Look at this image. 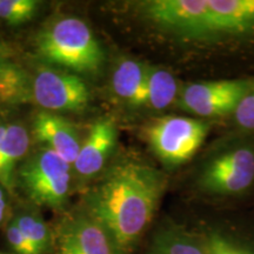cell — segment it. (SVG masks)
Wrapping results in <instances>:
<instances>
[{"instance_id": "cell-22", "label": "cell", "mask_w": 254, "mask_h": 254, "mask_svg": "<svg viewBox=\"0 0 254 254\" xmlns=\"http://www.w3.org/2000/svg\"><path fill=\"white\" fill-rule=\"evenodd\" d=\"M6 212H7V199H6L4 186L0 185V224L5 220Z\"/></svg>"}, {"instance_id": "cell-6", "label": "cell", "mask_w": 254, "mask_h": 254, "mask_svg": "<svg viewBox=\"0 0 254 254\" xmlns=\"http://www.w3.org/2000/svg\"><path fill=\"white\" fill-rule=\"evenodd\" d=\"M254 184V146L236 144L209 158L200 170L198 186L211 195L233 196Z\"/></svg>"}, {"instance_id": "cell-11", "label": "cell", "mask_w": 254, "mask_h": 254, "mask_svg": "<svg viewBox=\"0 0 254 254\" xmlns=\"http://www.w3.org/2000/svg\"><path fill=\"white\" fill-rule=\"evenodd\" d=\"M32 135L67 164L75 163L81 141L75 126L68 120L56 113L41 111L32 122Z\"/></svg>"}, {"instance_id": "cell-21", "label": "cell", "mask_w": 254, "mask_h": 254, "mask_svg": "<svg viewBox=\"0 0 254 254\" xmlns=\"http://www.w3.org/2000/svg\"><path fill=\"white\" fill-rule=\"evenodd\" d=\"M5 236L8 245L17 254H38L13 220L9 221L6 226Z\"/></svg>"}, {"instance_id": "cell-14", "label": "cell", "mask_w": 254, "mask_h": 254, "mask_svg": "<svg viewBox=\"0 0 254 254\" xmlns=\"http://www.w3.org/2000/svg\"><path fill=\"white\" fill-rule=\"evenodd\" d=\"M147 66L133 59L120 62L112 77L113 92L132 106H142Z\"/></svg>"}, {"instance_id": "cell-1", "label": "cell", "mask_w": 254, "mask_h": 254, "mask_svg": "<svg viewBox=\"0 0 254 254\" xmlns=\"http://www.w3.org/2000/svg\"><path fill=\"white\" fill-rule=\"evenodd\" d=\"M167 178L151 165L123 161L88 190L84 211L99 222L122 254H128L153 220Z\"/></svg>"}, {"instance_id": "cell-16", "label": "cell", "mask_w": 254, "mask_h": 254, "mask_svg": "<svg viewBox=\"0 0 254 254\" xmlns=\"http://www.w3.org/2000/svg\"><path fill=\"white\" fill-rule=\"evenodd\" d=\"M32 99V78L18 64L0 60V104L18 105Z\"/></svg>"}, {"instance_id": "cell-18", "label": "cell", "mask_w": 254, "mask_h": 254, "mask_svg": "<svg viewBox=\"0 0 254 254\" xmlns=\"http://www.w3.org/2000/svg\"><path fill=\"white\" fill-rule=\"evenodd\" d=\"M40 2L36 0H0V19L12 26H19L38 13Z\"/></svg>"}, {"instance_id": "cell-13", "label": "cell", "mask_w": 254, "mask_h": 254, "mask_svg": "<svg viewBox=\"0 0 254 254\" xmlns=\"http://www.w3.org/2000/svg\"><path fill=\"white\" fill-rule=\"evenodd\" d=\"M30 147V134L19 123L7 124L0 144V185L9 187L13 184L17 164L24 160Z\"/></svg>"}, {"instance_id": "cell-15", "label": "cell", "mask_w": 254, "mask_h": 254, "mask_svg": "<svg viewBox=\"0 0 254 254\" xmlns=\"http://www.w3.org/2000/svg\"><path fill=\"white\" fill-rule=\"evenodd\" d=\"M179 92L177 79L172 73L160 67L147 66L142 106L157 111L165 110L178 100Z\"/></svg>"}, {"instance_id": "cell-9", "label": "cell", "mask_w": 254, "mask_h": 254, "mask_svg": "<svg viewBox=\"0 0 254 254\" xmlns=\"http://www.w3.org/2000/svg\"><path fill=\"white\" fill-rule=\"evenodd\" d=\"M53 246L56 254H122L105 228L84 209L60 220Z\"/></svg>"}, {"instance_id": "cell-5", "label": "cell", "mask_w": 254, "mask_h": 254, "mask_svg": "<svg viewBox=\"0 0 254 254\" xmlns=\"http://www.w3.org/2000/svg\"><path fill=\"white\" fill-rule=\"evenodd\" d=\"M209 124L202 119L166 116L145 127V138L161 163L174 167L190 160L204 144Z\"/></svg>"}, {"instance_id": "cell-10", "label": "cell", "mask_w": 254, "mask_h": 254, "mask_svg": "<svg viewBox=\"0 0 254 254\" xmlns=\"http://www.w3.org/2000/svg\"><path fill=\"white\" fill-rule=\"evenodd\" d=\"M117 139L118 129L113 119L101 118L92 124L73 164L78 176L86 179L99 173L116 148Z\"/></svg>"}, {"instance_id": "cell-2", "label": "cell", "mask_w": 254, "mask_h": 254, "mask_svg": "<svg viewBox=\"0 0 254 254\" xmlns=\"http://www.w3.org/2000/svg\"><path fill=\"white\" fill-rule=\"evenodd\" d=\"M140 9L151 23L184 39L254 33V0H150Z\"/></svg>"}, {"instance_id": "cell-3", "label": "cell", "mask_w": 254, "mask_h": 254, "mask_svg": "<svg viewBox=\"0 0 254 254\" xmlns=\"http://www.w3.org/2000/svg\"><path fill=\"white\" fill-rule=\"evenodd\" d=\"M36 46L41 59L78 75L95 74L105 60L93 32L78 18H62L44 28Z\"/></svg>"}, {"instance_id": "cell-20", "label": "cell", "mask_w": 254, "mask_h": 254, "mask_svg": "<svg viewBox=\"0 0 254 254\" xmlns=\"http://www.w3.org/2000/svg\"><path fill=\"white\" fill-rule=\"evenodd\" d=\"M233 117L240 128L245 131H254V85L240 100Z\"/></svg>"}, {"instance_id": "cell-12", "label": "cell", "mask_w": 254, "mask_h": 254, "mask_svg": "<svg viewBox=\"0 0 254 254\" xmlns=\"http://www.w3.org/2000/svg\"><path fill=\"white\" fill-rule=\"evenodd\" d=\"M146 254H208L205 233H196L173 222L157 228Z\"/></svg>"}, {"instance_id": "cell-19", "label": "cell", "mask_w": 254, "mask_h": 254, "mask_svg": "<svg viewBox=\"0 0 254 254\" xmlns=\"http://www.w3.org/2000/svg\"><path fill=\"white\" fill-rule=\"evenodd\" d=\"M207 238L208 254H254V246L244 243L220 231H209Z\"/></svg>"}, {"instance_id": "cell-17", "label": "cell", "mask_w": 254, "mask_h": 254, "mask_svg": "<svg viewBox=\"0 0 254 254\" xmlns=\"http://www.w3.org/2000/svg\"><path fill=\"white\" fill-rule=\"evenodd\" d=\"M12 220L23 232L38 254H46L52 250L53 234L39 214L26 211L17 214Z\"/></svg>"}, {"instance_id": "cell-7", "label": "cell", "mask_w": 254, "mask_h": 254, "mask_svg": "<svg viewBox=\"0 0 254 254\" xmlns=\"http://www.w3.org/2000/svg\"><path fill=\"white\" fill-rule=\"evenodd\" d=\"M253 85L244 79L193 82L180 90L178 103L184 111L200 118L233 114Z\"/></svg>"}, {"instance_id": "cell-8", "label": "cell", "mask_w": 254, "mask_h": 254, "mask_svg": "<svg viewBox=\"0 0 254 254\" xmlns=\"http://www.w3.org/2000/svg\"><path fill=\"white\" fill-rule=\"evenodd\" d=\"M32 99L47 112H81L91 92L80 75L44 67L32 78Z\"/></svg>"}, {"instance_id": "cell-4", "label": "cell", "mask_w": 254, "mask_h": 254, "mask_svg": "<svg viewBox=\"0 0 254 254\" xmlns=\"http://www.w3.org/2000/svg\"><path fill=\"white\" fill-rule=\"evenodd\" d=\"M19 185L33 204L52 209L66 205L71 184V165L49 148L32 153L17 171Z\"/></svg>"}]
</instances>
